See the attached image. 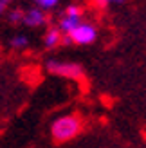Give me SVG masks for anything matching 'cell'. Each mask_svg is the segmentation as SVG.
<instances>
[{"label": "cell", "mask_w": 146, "mask_h": 148, "mask_svg": "<svg viewBox=\"0 0 146 148\" xmlns=\"http://www.w3.org/2000/svg\"><path fill=\"white\" fill-rule=\"evenodd\" d=\"M83 130V119L78 114H65L56 117L50 125V136L56 143L72 141Z\"/></svg>", "instance_id": "6da1fadb"}, {"label": "cell", "mask_w": 146, "mask_h": 148, "mask_svg": "<svg viewBox=\"0 0 146 148\" xmlns=\"http://www.w3.org/2000/svg\"><path fill=\"white\" fill-rule=\"evenodd\" d=\"M47 72H50L53 76L67 78V79H79L83 76V67L79 63L72 62H60V60H49L45 63Z\"/></svg>", "instance_id": "7a4b0ae2"}, {"label": "cell", "mask_w": 146, "mask_h": 148, "mask_svg": "<svg viewBox=\"0 0 146 148\" xmlns=\"http://www.w3.org/2000/svg\"><path fill=\"white\" fill-rule=\"evenodd\" d=\"M81 22H83V9L79 5L70 4L63 9L60 20H58V29L63 33V36H67L70 31H74Z\"/></svg>", "instance_id": "3957f363"}, {"label": "cell", "mask_w": 146, "mask_h": 148, "mask_svg": "<svg viewBox=\"0 0 146 148\" xmlns=\"http://www.w3.org/2000/svg\"><path fill=\"white\" fill-rule=\"evenodd\" d=\"M65 38L70 43H76V45H90V43H94L98 40V27L94 24H90V22H81Z\"/></svg>", "instance_id": "277c9868"}, {"label": "cell", "mask_w": 146, "mask_h": 148, "mask_svg": "<svg viewBox=\"0 0 146 148\" xmlns=\"http://www.w3.org/2000/svg\"><path fill=\"white\" fill-rule=\"evenodd\" d=\"M22 24L25 27H31V29H38V27H43L49 24V14L47 11L40 9V7H31V9H25L24 11V20Z\"/></svg>", "instance_id": "5b68a950"}, {"label": "cell", "mask_w": 146, "mask_h": 148, "mask_svg": "<svg viewBox=\"0 0 146 148\" xmlns=\"http://www.w3.org/2000/svg\"><path fill=\"white\" fill-rule=\"evenodd\" d=\"M61 40H63V33L58 27H50L45 31V34H43V47L54 49L61 43Z\"/></svg>", "instance_id": "8992f818"}, {"label": "cell", "mask_w": 146, "mask_h": 148, "mask_svg": "<svg viewBox=\"0 0 146 148\" xmlns=\"http://www.w3.org/2000/svg\"><path fill=\"white\" fill-rule=\"evenodd\" d=\"M9 45H11V49H16V51L25 49V47L29 45V36H27V34H24V33L14 34L13 38L9 40Z\"/></svg>", "instance_id": "52a82bcc"}, {"label": "cell", "mask_w": 146, "mask_h": 148, "mask_svg": "<svg viewBox=\"0 0 146 148\" xmlns=\"http://www.w3.org/2000/svg\"><path fill=\"white\" fill-rule=\"evenodd\" d=\"M22 20H24V11L22 9H11L7 11V22L13 25H18L22 24Z\"/></svg>", "instance_id": "ba28073f"}, {"label": "cell", "mask_w": 146, "mask_h": 148, "mask_svg": "<svg viewBox=\"0 0 146 148\" xmlns=\"http://www.w3.org/2000/svg\"><path fill=\"white\" fill-rule=\"evenodd\" d=\"M33 4L36 7H40V9H43V11H53L54 7H58L60 0H33Z\"/></svg>", "instance_id": "9c48e42d"}, {"label": "cell", "mask_w": 146, "mask_h": 148, "mask_svg": "<svg viewBox=\"0 0 146 148\" xmlns=\"http://www.w3.org/2000/svg\"><path fill=\"white\" fill-rule=\"evenodd\" d=\"M98 7H108V5H115V4H123L125 0H92Z\"/></svg>", "instance_id": "30bf717a"}, {"label": "cell", "mask_w": 146, "mask_h": 148, "mask_svg": "<svg viewBox=\"0 0 146 148\" xmlns=\"http://www.w3.org/2000/svg\"><path fill=\"white\" fill-rule=\"evenodd\" d=\"M4 11H5V2L0 0V14H4Z\"/></svg>", "instance_id": "8fae6325"}, {"label": "cell", "mask_w": 146, "mask_h": 148, "mask_svg": "<svg viewBox=\"0 0 146 148\" xmlns=\"http://www.w3.org/2000/svg\"><path fill=\"white\" fill-rule=\"evenodd\" d=\"M4 2H9V0H4Z\"/></svg>", "instance_id": "7c38bea8"}]
</instances>
